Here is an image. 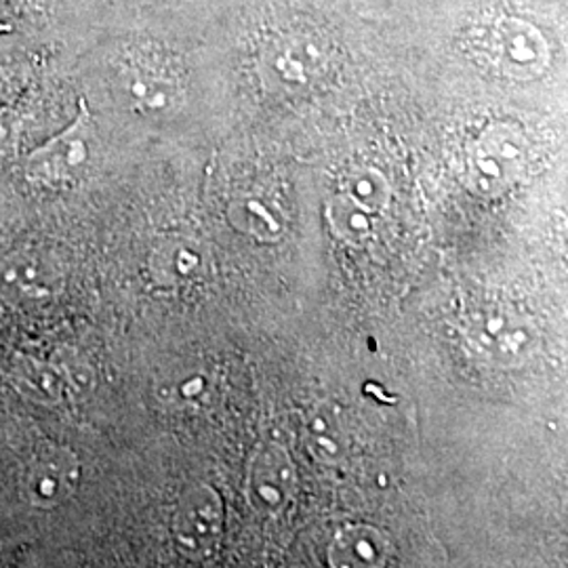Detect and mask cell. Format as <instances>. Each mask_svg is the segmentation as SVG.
<instances>
[{
    "mask_svg": "<svg viewBox=\"0 0 568 568\" xmlns=\"http://www.w3.org/2000/svg\"><path fill=\"white\" fill-rule=\"evenodd\" d=\"M95 129L87 103L81 102L79 114L58 135L32 150L26 159L28 182L42 187H63L81 182L93 163Z\"/></svg>",
    "mask_w": 568,
    "mask_h": 568,
    "instance_id": "6da1fadb",
    "label": "cell"
},
{
    "mask_svg": "<svg viewBox=\"0 0 568 568\" xmlns=\"http://www.w3.org/2000/svg\"><path fill=\"white\" fill-rule=\"evenodd\" d=\"M225 509L220 493L209 485L187 488L173 514V541L185 558H211L224 537Z\"/></svg>",
    "mask_w": 568,
    "mask_h": 568,
    "instance_id": "7a4b0ae2",
    "label": "cell"
},
{
    "mask_svg": "<svg viewBox=\"0 0 568 568\" xmlns=\"http://www.w3.org/2000/svg\"><path fill=\"white\" fill-rule=\"evenodd\" d=\"M79 485L81 464L72 448L51 443L32 450L23 469V495L34 508H60Z\"/></svg>",
    "mask_w": 568,
    "mask_h": 568,
    "instance_id": "3957f363",
    "label": "cell"
},
{
    "mask_svg": "<svg viewBox=\"0 0 568 568\" xmlns=\"http://www.w3.org/2000/svg\"><path fill=\"white\" fill-rule=\"evenodd\" d=\"M527 138L508 124L487 129L474 145L471 169L478 183L488 190H506L527 171Z\"/></svg>",
    "mask_w": 568,
    "mask_h": 568,
    "instance_id": "277c9868",
    "label": "cell"
},
{
    "mask_svg": "<svg viewBox=\"0 0 568 568\" xmlns=\"http://www.w3.org/2000/svg\"><path fill=\"white\" fill-rule=\"evenodd\" d=\"M297 469L291 455L278 445L255 450L246 471V497L251 508L264 516H276L293 501Z\"/></svg>",
    "mask_w": 568,
    "mask_h": 568,
    "instance_id": "5b68a950",
    "label": "cell"
},
{
    "mask_svg": "<svg viewBox=\"0 0 568 568\" xmlns=\"http://www.w3.org/2000/svg\"><path fill=\"white\" fill-rule=\"evenodd\" d=\"M493 42L501 70L511 79H537L548 68V41L528 21L518 18L497 21Z\"/></svg>",
    "mask_w": 568,
    "mask_h": 568,
    "instance_id": "8992f818",
    "label": "cell"
},
{
    "mask_svg": "<svg viewBox=\"0 0 568 568\" xmlns=\"http://www.w3.org/2000/svg\"><path fill=\"white\" fill-rule=\"evenodd\" d=\"M55 281V265L39 253H16L0 265V291L18 304L49 302Z\"/></svg>",
    "mask_w": 568,
    "mask_h": 568,
    "instance_id": "52a82bcc",
    "label": "cell"
},
{
    "mask_svg": "<svg viewBox=\"0 0 568 568\" xmlns=\"http://www.w3.org/2000/svg\"><path fill=\"white\" fill-rule=\"evenodd\" d=\"M122 91L126 100L143 114L161 116L178 110L182 89L173 74L152 63H133L122 74Z\"/></svg>",
    "mask_w": 568,
    "mask_h": 568,
    "instance_id": "ba28073f",
    "label": "cell"
},
{
    "mask_svg": "<svg viewBox=\"0 0 568 568\" xmlns=\"http://www.w3.org/2000/svg\"><path fill=\"white\" fill-rule=\"evenodd\" d=\"M328 562L331 568H387L389 541L366 525L344 528L328 546Z\"/></svg>",
    "mask_w": 568,
    "mask_h": 568,
    "instance_id": "9c48e42d",
    "label": "cell"
},
{
    "mask_svg": "<svg viewBox=\"0 0 568 568\" xmlns=\"http://www.w3.org/2000/svg\"><path fill=\"white\" fill-rule=\"evenodd\" d=\"M270 74L286 84H305L316 77L321 60L314 49L300 39H281L270 42L264 53Z\"/></svg>",
    "mask_w": 568,
    "mask_h": 568,
    "instance_id": "30bf717a",
    "label": "cell"
},
{
    "mask_svg": "<svg viewBox=\"0 0 568 568\" xmlns=\"http://www.w3.org/2000/svg\"><path fill=\"white\" fill-rule=\"evenodd\" d=\"M476 339L499 358L523 356L530 347L528 326L506 312H488L485 321L476 328Z\"/></svg>",
    "mask_w": 568,
    "mask_h": 568,
    "instance_id": "8fae6325",
    "label": "cell"
},
{
    "mask_svg": "<svg viewBox=\"0 0 568 568\" xmlns=\"http://www.w3.org/2000/svg\"><path fill=\"white\" fill-rule=\"evenodd\" d=\"M344 196L366 213H382L389 204V183L386 175L373 166H363L345 180Z\"/></svg>",
    "mask_w": 568,
    "mask_h": 568,
    "instance_id": "7c38bea8",
    "label": "cell"
},
{
    "mask_svg": "<svg viewBox=\"0 0 568 568\" xmlns=\"http://www.w3.org/2000/svg\"><path fill=\"white\" fill-rule=\"evenodd\" d=\"M373 217L361 206L347 201L344 194L328 204V220L333 227L352 243H361L373 232Z\"/></svg>",
    "mask_w": 568,
    "mask_h": 568,
    "instance_id": "4fadbf2b",
    "label": "cell"
},
{
    "mask_svg": "<svg viewBox=\"0 0 568 568\" xmlns=\"http://www.w3.org/2000/svg\"><path fill=\"white\" fill-rule=\"evenodd\" d=\"M307 445L321 462L335 464L344 457V432L342 427L331 424L328 417H316L307 432Z\"/></svg>",
    "mask_w": 568,
    "mask_h": 568,
    "instance_id": "5bb4252c",
    "label": "cell"
},
{
    "mask_svg": "<svg viewBox=\"0 0 568 568\" xmlns=\"http://www.w3.org/2000/svg\"><path fill=\"white\" fill-rule=\"evenodd\" d=\"M196 265H199V257L182 244H169L156 255L159 272L171 281H183L194 272Z\"/></svg>",
    "mask_w": 568,
    "mask_h": 568,
    "instance_id": "9a60e30c",
    "label": "cell"
},
{
    "mask_svg": "<svg viewBox=\"0 0 568 568\" xmlns=\"http://www.w3.org/2000/svg\"><path fill=\"white\" fill-rule=\"evenodd\" d=\"M18 384L28 387L37 400L53 403L58 396V379L55 373L42 365H26L18 373Z\"/></svg>",
    "mask_w": 568,
    "mask_h": 568,
    "instance_id": "2e32d148",
    "label": "cell"
},
{
    "mask_svg": "<svg viewBox=\"0 0 568 568\" xmlns=\"http://www.w3.org/2000/svg\"><path fill=\"white\" fill-rule=\"evenodd\" d=\"M18 140V121L9 110H0V154L13 148Z\"/></svg>",
    "mask_w": 568,
    "mask_h": 568,
    "instance_id": "e0dca14e",
    "label": "cell"
},
{
    "mask_svg": "<svg viewBox=\"0 0 568 568\" xmlns=\"http://www.w3.org/2000/svg\"><path fill=\"white\" fill-rule=\"evenodd\" d=\"M4 98H7V91H4V84L0 81V103L4 102Z\"/></svg>",
    "mask_w": 568,
    "mask_h": 568,
    "instance_id": "ac0fdd59",
    "label": "cell"
}]
</instances>
